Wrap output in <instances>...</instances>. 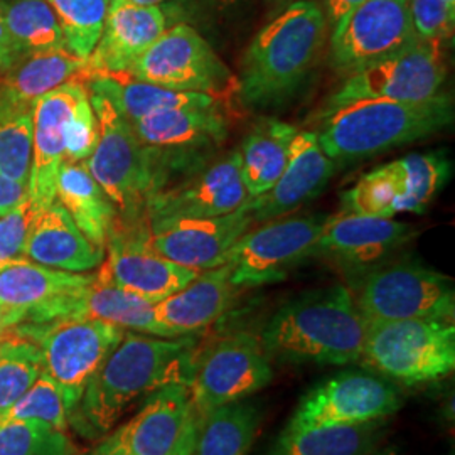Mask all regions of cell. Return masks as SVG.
Returning a JSON list of instances; mask_svg holds the SVG:
<instances>
[{
    "mask_svg": "<svg viewBox=\"0 0 455 455\" xmlns=\"http://www.w3.org/2000/svg\"><path fill=\"white\" fill-rule=\"evenodd\" d=\"M197 347L195 336L157 338L125 331L90 379L69 423L88 439L108 434L140 398L172 383L189 385Z\"/></svg>",
    "mask_w": 455,
    "mask_h": 455,
    "instance_id": "1",
    "label": "cell"
},
{
    "mask_svg": "<svg viewBox=\"0 0 455 455\" xmlns=\"http://www.w3.org/2000/svg\"><path fill=\"white\" fill-rule=\"evenodd\" d=\"M368 334L351 289L332 285L306 293L276 310L260 341L270 359L341 366L359 363Z\"/></svg>",
    "mask_w": 455,
    "mask_h": 455,
    "instance_id": "2",
    "label": "cell"
},
{
    "mask_svg": "<svg viewBox=\"0 0 455 455\" xmlns=\"http://www.w3.org/2000/svg\"><path fill=\"white\" fill-rule=\"evenodd\" d=\"M327 19L312 0L291 4L244 51L238 93L248 107H274L292 97L324 48Z\"/></svg>",
    "mask_w": 455,
    "mask_h": 455,
    "instance_id": "3",
    "label": "cell"
},
{
    "mask_svg": "<svg viewBox=\"0 0 455 455\" xmlns=\"http://www.w3.org/2000/svg\"><path fill=\"white\" fill-rule=\"evenodd\" d=\"M315 132L325 156L336 164L373 157L447 129L454 122V105L447 93L427 101L356 100L323 116Z\"/></svg>",
    "mask_w": 455,
    "mask_h": 455,
    "instance_id": "4",
    "label": "cell"
},
{
    "mask_svg": "<svg viewBox=\"0 0 455 455\" xmlns=\"http://www.w3.org/2000/svg\"><path fill=\"white\" fill-rule=\"evenodd\" d=\"M90 93L97 115L98 142L86 167L93 180L112 199L118 216L135 218L144 212L147 199L156 191L159 164L156 148L139 139L131 122L120 114L110 100Z\"/></svg>",
    "mask_w": 455,
    "mask_h": 455,
    "instance_id": "5",
    "label": "cell"
},
{
    "mask_svg": "<svg viewBox=\"0 0 455 455\" xmlns=\"http://www.w3.org/2000/svg\"><path fill=\"white\" fill-rule=\"evenodd\" d=\"M361 361L402 387L440 381L455 368L454 321L371 323Z\"/></svg>",
    "mask_w": 455,
    "mask_h": 455,
    "instance_id": "6",
    "label": "cell"
},
{
    "mask_svg": "<svg viewBox=\"0 0 455 455\" xmlns=\"http://www.w3.org/2000/svg\"><path fill=\"white\" fill-rule=\"evenodd\" d=\"M351 292L368 324L407 319L454 321L452 278L415 261H385L356 276Z\"/></svg>",
    "mask_w": 455,
    "mask_h": 455,
    "instance_id": "7",
    "label": "cell"
},
{
    "mask_svg": "<svg viewBox=\"0 0 455 455\" xmlns=\"http://www.w3.org/2000/svg\"><path fill=\"white\" fill-rule=\"evenodd\" d=\"M16 327L39 346L43 373L61 391L68 420L93 374L125 336L124 329L88 317L22 323Z\"/></svg>",
    "mask_w": 455,
    "mask_h": 455,
    "instance_id": "8",
    "label": "cell"
},
{
    "mask_svg": "<svg viewBox=\"0 0 455 455\" xmlns=\"http://www.w3.org/2000/svg\"><path fill=\"white\" fill-rule=\"evenodd\" d=\"M272 378V359L260 336L236 331L208 347H197L189 390L196 411L204 422L212 410L248 400L263 390Z\"/></svg>",
    "mask_w": 455,
    "mask_h": 455,
    "instance_id": "9",
    "label": "cell"
},
{
    "mask_svg": "<svg viewBox=\"0 0 455 455\" xmlns=\"http://www.w3.org/2000/svg\"><path fill=\"white\" fill-rule=\"evenodd\" d=\"M332 216L276 218L244 233L228 255L233 283L243 291L285 280L299 263L312 257Z\"/></svg>",
    "mask_w": 455,
    "mask_h": 455,
    "instance_id": "10",
    "label": "cell"
},
{
    "mask_svg": "<svg viewBox=\"0 0 455 455\" xmlns=\"http://www.w3.org/2000/svg\"><path fill=\"white\" fill-rule=\"evenodd\" d=\"M403 405L396 383L381 374L342 371L302 396L285 428L358 427L383 422Z\"/></svg>",
    "mask_w": 455,
    "mask_h": 455,
    "instance_id": "11",
    "label": "cell"
},
{
    "mask_svg": "<svg viewBox=\"0 0 455 455\" xmlns=\"http://www.w3.org/2000/svg\"><path fill=\"white\" fill-rule=\"evenodd\" d=\"M129 75L174 92L223 97L233 76L208 41L191 26L180 24L161 34L132 66Z\"/></svg>",
    "mask_w": 455,
    "mask_h": 455,
    "instance_id": "12",
    "label": "cell"
},
{
    "mask_svg": "<svg viewBox=\"0 0 455 455\" xmlns=\"http://www.w3.org/2000/svg\"><path fill=\"white\" fill-rule=\"evenodd\" d=\"M97 274L120 289L157 304L180 292L199 272L157 253L148 242V225L140 214L135 218L116 216L105 244V260Z\"/></svg>",
    "mask_w": 455,
    "mask_h": 455,
    "instance_id": "13",
    "label": "cell"
},
{
    "mask_svg": "<svg viewBox=\"0 0 455 455\" xmlns=\"http://www.w3.org/2000/svg\"><path fill=\"white\" fill-rule=\"evenodd\" d=\"M445 76L447 69L440 56L439 43L419 41L396 56L351 73L341 88L325 101L319 116L323 118L356 100L427 101L439 95Z\"/></svg>",
    "mask_w": 455,
    "mask_h": 455,
    "instance_id": "14",
    "label": "cell"
},
{
    "mask_svg": "<svg viewBox=\"0 0 455 455\" xmlns=\"http://www.w3.org/2000/svg\"><path fill=\"white\" fill-rule=\"evenodd\" d=\"M419 41L408 0H366L334 28L332 63L351 75L396 56Z\"/></svg>",
    "mask_w": 455,
    "mask_h": 455,
    "instance_id": "15",
    "label": "cell"
},
{
    "mask_svg": "<svg viewBox=\"0 0 455 455\" xmlns=\"http://www.w3.org/2000/svg\"><path fill=\"white\" fill-rule=\"evenodd\" d=\"M201 425L189 385L172 383L150 393L107 440L127 455H193Z\"/></svg>",
    "mask_w": 455,
    "mask_h": 455,
    "instance_id": "16",
    "label": "cell"
},
{
    "mask_svg": "<svg viewBox=\"0 0 455 455\" xmlns=\"http://www.w3.org/2000/svg\"><path fill=\"white\" fill-rule=\"evenodd\" d=\"M240 150L210 164L180 184L163 188L147 199V225L180 218H214L242 208L248 201Z\"/></svg>",
    "mask_w": 455,
    "mask_h": 455,
    "instance_id": "17",
    "label": "cell"
},
{
    "mask_svg": "<svg viewBox=\"0 0 455 455\" xmlns=\"http://www.w3.org/2000/svg\"><path fill=\"white\" fill-rule=\"evenodd\" d=\"M246 204L214 218H180L148 225L152 248L191 270H210L225 265L231 248L253 227Z\"/></svg>",
    "mask_w": 455,
    "mask_h": 455,
    "instance_id": "18",
    "label": "cell"
},
{
    "mask_svg": "<svg viewBox=\"0 0 455 455\" xmlns=\"http://www.w3.org/2000/svg\"><path fill=\"white\" fill-rule=\"evenodd\" d=\"M417 231L385 216L334 214L314 246L312 257L334 261L349 275L356 276L391 260L395 251L415 238Z\"/></svg>",
    "mask_w": 455,
    "mask_h": 455,
    "instance_id": "19",
    "label": "cell"
},
{
    "mask_svg": "<svg viewBox=\"0 0 455 455\" xmlns=\"http://www.w3.org/2000/svg\"><path fill=\"white\" fill-rule=\"evenodd\" d=\"M164 31L165 16L159 5L110 0L101 36L86 60V83L107 73H129Z\"/></svg>",
    "mask_w": 455,
    "mask_h": 455,
    "instance_id": "20",
    "label": "cell"
},
{
    "mask_svg": "<svg viewBox=\"0 0 455 455\" xmlns=\"http://www.w3.org/2000/svg\"><path fill=\"white\" fill-rule=\"evenodd\" d=\"M86 90V83H65L34 105L33 163L28 180V196L39 210L56 201V184L65 163V127L71 110Z\"/></svg>",
    "mask_w": 455,
    "mask_h": 455,
    "instance_id": "21",
    "label": "cell"
},
{
    "mask_svg": "<svg viewBox=\"0 0 455 455\" xmlns=\"http://www.w3.org/2000/svg\"><path fill=\"white\" fill-rule=\"evenodd\" d=\"M338 164L325 156L317 133L299 131L293 137L289 163L275 186L265 195L248 199L246 208L255 223H267L297 210L319 195L334 176Z\"/></svg>",
    "mask_w": 455,
    "mask_h": 455,
    "instance_id": "22",
    "label": "cell"
},
{
    "mask_svg": "<svg viewBox=\"0 0 455 455\" xmlns=\"http://www.w3.org/2000/svg\"><path fill=\"white\" fill-rule=\"evenodd\" d=\"M154 307L156 304L129 291H124L110 280L95 274L90 285H86L78 293L66 297L56 306L54 321L88 317L131 332L157 338H178L171 329L157 321Z\"/></svg>",
    "mask_w": 455,
    "mask_h": 455,
    "instance_id": "23",
    "label": "cell"
},
{
    "mask_svg": "<svg viewBox=\"0 0 455 455\" xmlns=\"http://www.w3.org/2000/svg\"><path fill=\"white\" fill-rule=\"evenodd\" d=\"M240 289L229 263L199 272L180 292L156 304V317L178 338L195 336L227 314Z\"/></svg>",
    "mask_w": 455,
    "mask_h": 455,
    "instance_id": "24",
    "label": "cell"
},
{
    "mask_svg": "<svg viewBox=\"0 0 455 455\" xmlns=\"http://www.w3.org/2000/svg\"><path fill=\"white\" fill-rule=\"evenodd\" d=\"M22 257L49 268L88 274L105 260V250L83 235L65 206L56 199L36 216Z\"/></svg>",
    "mask_w": 455,
    "mask_h": 455,
    "instance_id": "25",
    "label": "cell"
},
{
    "mask_svg": "<svg viewBox=\"0 0 455 455\" xmlns=\"http://www.w3.org/2000/svg\"><path fill=\"white\" fill-rule=\"evenodd\" d=\"M93 276L49 268L24 257L0 260V302L28 310V323H33L54 302L90 285Z\"/></svg>",
    "mask_w": 455,
    "mask_h": 455,
    "instance_id": "26",
    "label": "cell"
},
{
    "mask_svg": "<svg viewBox=\"0 0 455 455\" xmlns=\"http://www.w3.org/2000/svg\"><path fill=\"white\" fill-rule=\"evenodd\" d=\"M88 92L112 101L131 124L147 115L178 108H214L220 100L203 93L174 92L150 83L139 82L129 73H107L86 83Z\"/></svg>",
    "mask_w": 455,
    "mask_h": 455,
    "instance_id": "27",
    "label": "cell"
},
{
    "mask_svg": "<svg viewBox=\"0 0 455 455\" xmlns=\"http://www.w3.org/2000/svg\"><path fill=\"white\" fill-rule=\"evenodd\" d=\"M75 80L86 83V60L75 56L69 49H56L24 56L0 73V95L19 105L34 107L51 90Z\"/></svg>",
    "mask_w": 455,
    "mask_h": 455,
    "instance_id": "28",
    "label": "cell"
},
{
    "mask_svg": "<svg viewBox=\"0 0 455 455\" xmlns=\"http://www.w3.org/2000/svg\"><path fill=\"white\" fill-rule=\"evenodd\" d=\"M139 139L154 148H189L218 144L227 137V118L214 108H178L147 115L132 124Z\"/></svg>",
    "mask_w": 455,
    "mask_h": 455,
    "instance_id": "29",
    "label": "cell"
},
{
    "mask_svg": "<svg viewBox=\"0 0 455 455\" xmlns=\"http://www.w3.org/2000/svg\"><path fill=\"white\" fill-rule=\"evenodd\" d=\"M56 199L65 206L83 235L105 250L118 212L112 199L93 180L86 164L63 163L58 174Z\"/></svg>",
    "mask_w": 455,
    "mask_h": 455,
    "instance_id": "30",
    "label": "cell"
},
{
    "mask_svg": "<svg viewBox=\"0 0 455 455\" xmlns=\"http://www.w3.org/2000/svg\"><path fill=\"white\" fill-rule=\"evenodd\" d=\"M297 129L276 118H263L244 139L240 150L242 178L248 197L268 193L289 163Z\"/></svg>",
    "mask_w": 455,
    "mask_h": 455,
    "instance_id": "31",
    "label": "cell"
},
{
    "mask_svg": "<svg viewBox=\"0 0 455 455\" xmlns=\"http://www.w3.org/2000/svg\"><path fill=\"white\" fill-rule=\"evenodd\" d=\"M383 423L285 428L267 455H368L378 449Z\"/></svg>",
    "mask_w": 455,
    "mask_h": 455,
    "instance_id": "32",
    "label": "cell"
},
{
    "mask_svg": "<svg viewBox=\"0 0 455 455\" xmlns=\"http://www.w3.org/2000/svg\"><path fill=\"white\" fill-rule=\"evenodd\" d=\"M0 14L19 60L66 48L61 26L48 0H0Z\"/></svg>",
    "mask_w": 455,
    "mask_h": 455,
    "instance_id": "33",
    "label": "cell"
},
{
    "mask_svg": "<svg viewBox=\"0 0 455 455\" xmlns=\"http://www.w3.org/2000/svg\"><path fill=\"white\" fill-rule=\"evenodd\" d=\"M260 422V410L246 400L216 408L201 425L193 455H246Z\"/></svg>",
    "mask_w": 455,
    "mask_h": 455,
    "instance_id": "34",
    "label": "cell"
},
{
    "mask_svg": "<svg viewBox=\"0 0 455 455\" xmlns=\"http://www.w3.org/2000/svg\"><path fill=\"white\" fill-rule=\"evenodd\" d=\"M34 107L0 95V174L28 186L33 163Z\"/></svg>",
    "mask_w": 455,
    "mask_h": 455,
    "instance_id": "35",
    "label": "cell"
},
{
    "mask_svg": "<svg viewBox=\"0 0 455 455\" xmlns=\"http://www.w3.org/2000/svg\"><path fill=\"white\" fill-rule=\"evenodd\" d=\"M41 373L39 346L22 336L16 325L4 331L0 339V417L31 388Z\"/></svg>",
    "mask_w": 455,
    "mask_h": 455,
    "instance_id": "36",
    "label": "cell"
},
{
    "mask_svg": "<svg viewBox=\"0 0 455 455\" xmlns=\"http://www.w3.org/2000/svg\"><path fill=\"white\" fill-rule=\"evenodd\" d=\"M393 165L402 184L396 212H422L451 176V163L439 154H410Z\"/></svg>",
    "mask_w": 455,
    "mask_h": 455,
    "instance_id": "37",
    "label": "cell"
},
{
    "mask_svg": "<svg viewBox=\"0 0 455 455\" xmlns=\"http://www.w3.org/2000/svg\"><path fill=\"white\" fill-rule=\"evenodd\" d=\"M48 4L61 26L66 49L88 60L103 31L110 0H48Z\"/></svg>",
    "mask_w": 455,
    "mask_h": 455,
    "instance_id": "38",
    "label": "cell"
},
{
    "mask_svg": "<svg viewBox=\"0 0 455 455\" xmlns=\"http://www.w3.org/2000/svg\"><path fill=\"white\" fill-rule=\"evenodd\" d=\"M402 195V184L393 163L385 164L361 180L342 195V212L363 216L393 218Z\"/></svg>",
    "mask_w": 455,
    "mask_h": 455,
    "instance_id": "39",
    "label": "cell"
},
{
    "mask_svg": "<svg viewBox=\"0 0 455 455\" xmlns=\"http://www.w3.org/2000/svg\"><path fill=\"white\" fill-rule=\"evenodd\" d=\"M66 432L41 420L0 419V455H75Z\"/></svg>",
    "mask_w": 455,
    "mask_h": 455,
    "instance_id": "40",
    "label": "cell"
},
{
    "mask_svg": "<svg viewBox=\"0 0 455 455\" xmlns=\"http://www.w3.org/2000/svg\"><path fill=\"white\" fill-rule=\"evenodd\" d=\"M0 419H17V420H41L49 427L66 432L69 420L63 395L48 374L41 373L12 407L9 408Z\"/></svg>",
    "mask_w": 455,
    "mask_h": 455,
    "instance_id": "41",
    "label": "cell"
},
{
    "mask_svg": "<svg viewBox=\"0 0 455 455\" xmlns=\"http://www.w3.org/2000/svg\"><path fill=\"white\" fill-rule=\"evenodd\" d=\"M98 142L97 115L93 112L88 86L80 93L65 127L66 163H86Z\"/></svg>",
    "mask_w": 455,
    "mask_h": 455,
    "instance_id": "42",
    "label": "cell"
},
{
    "mask_svg": "<svg viewBox=\"0 0 455 455\" xmlns=\"http://www.w3.org/2000/svg\"><path fill=\"white\" fill-rule=\"evenodd\" d=\"M408 7L420 41L442 44L454 33L455 12L443 0H408Z\"/></svg>",
    "mask_w": 455,
    "mask_h": 455,
    "instance_id": "43",
    "label": "cell"
},
{
    "mask_svg": "<svg viewBox=\"0 0 455 455\" xmlns=\"http://www.w3.org/2000/svg\"><path fill=\"white\" fill-rule=\"evenodd\" d=\"M41 212L26 196L12 212L0 216V260L22 257L29 229Z\"/></svg>",
    "mask_w": 455,
    "mask_h": 455,
    "instance_id": "44",
    "label": "cell"
},
{
    "mask_svg": "<svg viewBox=\"0 0 455 455\" xmlns=\"http://www.w3.org/2000/svg\"><path fill=\"white\" fill-rule=\"evenodd\" d=\"M26 196L28 186H20L0 174V216L12 212Z\"/></svg>",
    "mask_w": 455,
    "mask_h": 455,
    "instance_id": "45",
    "label": "cell"
},
{
    "mask_svg": "<svg viewBox=\"0 0 455 455\" xmlns=\"http://www.w3.org/2000/svg\"><path fill=\"white\" fill-rule=\"evenodd\" d=\"M363 2H366V0H323L324 7H321V9L324 11L327 24L334 29L344 17L347 16L349 12H353Z\"/></svg>",
    "mask_w": 455,
    "mask_h": 455,
    "instance_id": "46",
    "label": "cell"
},
{
    "mask_svg": "<svg viewBox=\"0 0 455 455\" xmlns=\"http://www.w3.org/2000/svg\"><path fill=\"white\" fill-rule=\"evenodd\" d=\"M16 61H19V56L9 39V34L4 26V19L0 14V73L7 71Z\"/></svg>",
    "mask_w": 455,
    "mask_h": 455,
    "instance_id": "47",
    "label": "cell"
},
{
    "mask_svg": "<svg viewBox=\"0 0 455 455\" xmlns=\"http://www.w3.org/2000/svg\"><path fill=\"white\" fill-rule=\"evenodd\" d=\"M28 310L17 309V307H9L0 302V332L11 329L17 324L28 323Z\"/></svg>",
    "mask_w": 455,
    "mask_h": 455,
    "instance_id": "48",
    "label": "cell"
},
{
    "mask_svg": "<svg viewBox=\"0 0 455 455\" xmlns=\"http://www.w3.org/2000/svg\"><path fill=\"white\" fill-rule=\"evenodd\" d=\"M90 455H127L125 452H122L120 449L114 447L108 440H103L97 449Z\"/></svg>",
    "mask_w": 455,
    "mask_h": 455,
    "instance_id": "49",
    "label": "cell"
},
{
    "mask_svg": "<svg viewBox=\"0 0 455 455\" xmlns=\"http://www.w3.org/2000/svg\"><path fill=\"white\" fill-rule=\"evenodd\" d=\"M368 455H398V454H396V449H395V447H387V449H383V451H378V449H376V451H373V452H371V454H368Z\"/></svg>",
    "mask_w": 455,
    "mask_h": 455,
    "instance_id": "50",
    "label": "cell"
},
{
    "mask_svg": "<svg viewBox=\"0 0 455 455\" xmlns=\"http://www.w3.org/2000/svg\"><path fill=\"white\" fill-rule=\"evenodd\" d=\"M132 2L140 4V5H159V4H163L165 0H132Z\"/></svg>",
    "mask_w": 455,
    "mask_h": 455,
    "instance_id": "51",
    "label": "cell"
},
{
    "mask_svg": "<svg viewBox=\"0 0 455 455\" xmlns=\"http://www.w3.org/2000/svg\"><path fill=\"white\" fill-rule=\"evenodd\" d=\"M445 4H447V7L452 11V12H455V0H443Z\"/></svg>",
    "mask_w": 455,
    "mask_h": 455,
    "instance_id": "52",
    "label": "cell"
},
{
    "mask_svg": "<svg viewBox=\"0 0 455 455\" xmlns=\"http://www.w3.org/2000/svg\"><path fill=\"white\" fill-rule=\"evenodd\" d=\"M0 339H2V332H0Z\"/></svg>",
    "mask_w": 455,
    "mask_h": 455,
    "instance_id": "53",
    "label": "cell"
}]
</instances>
